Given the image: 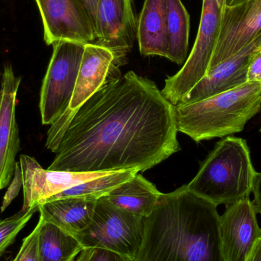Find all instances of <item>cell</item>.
<instances>
[{
    "mask_svg": "<svg viewBox=\"0 0 261 261\" xmlns=\"http://www.w3.org/2000/svg\"><path fill=\"white\" fill-rule=\"evenodd\" d=\"M85 44L59 41L43 80L39 109L43 125H51L64 114L73 96Z\"/></svg>",
    "mask_w": 261,
    "mask_h": 261,
    "instance_id": "52a82bcc",
    "label": "cell"
},
{
    "mask_svg": "<svg viewBox=\"0 0 261 261\" xmlns=\"http://www.w3.org/2000/svg\"><path fill=\"white\" fill-rule=\"evenodd\" d=\"M225 261H245L261 236L257 212L249 197L227 205L219 221Z\"/></svg>",
    "mask_w": 261,
    "mask_h": 261,
    "instance_id": "4fadbf2b",
    "label": "cell"
},
{
    "mask_svg": "<svg viewBox=\"0 0 261 261\" xmlns=\"http://www.w3.org/2000/svg\"><path fill=\"white\" fill-rule=\"evenodd\" d=\"M225 6V0H202L200 21L191 53L182 68L165 80L161 90L174 107L206 75L220 34Z\"/></svg>",
    "mask_w": 261,
    "mask_h": 261,
    "instance_id": "8992f818",
    "label": "cell"
},
{
    "mask_svg": "<svg viewBox=\"0 0 261 261\" xmlns=\"http://www.w3.org/2000/svg\"><path fill=\"white\" fill-rule=\"evenodd\" d=\"M144 231V217L116 206L103 196L96 202L88 226L74 236L84 248L110 250L132 261L139 251Z\"/></svg>",
    "mask_w": 261,
    "mask_h": 261,
    "instance_id": "5b68a950",
    "label": "cell"
},
{
    "mask_svg": "<svg viewBox=\"0 0 261 261\" xmlns=\"http://www.w3.org/2000/svg\"><path fill=\"white\" fill-rule=\"evenodd\" d=\"M167 59L176 64L187 61L190 38V17L181 0H167Z\"/></svg>",
    "mask_w": 261,
    "mask_h": 261,
    "instance_id": "ffe728a7",
    "label": "cell"
},
{
    "mask_svg": "<svg viewBox=\"0 0 261 261\" xmlns=\"http://www.w3.org/2000/svg\"><path fill=\"white\" fill-rule=\"evenodd\" d=\"M260 35L261 0H247L236 6H225L220 34L208 71Z\"/></svg>",
    "mask_w": 261,
    "mask_h": 261,
    "instance_id": "30bf717a",
    "label": "cell"
},
{
    "mask_svg": "<svg viewBox=\"0 0 261 261\" xmlns=\"http://www.w3.org/2000/svg\"><path fill=\"white\" fill-rule=\"evenodd\" d=\"M40 253L42 261H74L84 249L75 236L40 217Z\"/></svg>",
    "mask_w": 261,
    "mask_h": 261,
    "instance_id": "d6986e66",
    "label": "cell"
},
{
    "mask_svg": "<svg viewBox=\"0 0 261 261\" xmlns=\"http://www.w3.org/2000/svg\"><path fill=\"white\" fill-rule=\"evenodd\" d=\"M75 261H130L118 253L99 248H84Z\"/></svg>",
    "mask_w": 261,
    "mask_h": 261,
    "instance_id": "cb8c5ba5",
    "label": "cell"
},
{
    "mask_svg": "<svg viewBox=\"0 0 261 261\" xmlns=\"http://www.w3.org/2000/svg\"><path fill=\"white\" fill-rule=\"evenodd\" d=\"M260 109L261 84L247 82L199 102L178 104L176 127L196 142L223 138L242 132Z\"/></svg>",
    "mask_w": 261,
    "mask_h": 261,
    "instance_id": "3957f363",
    "label": "cell"
},
{
    "mask_svg": "<svg viewBox=\"0 0 261 261\" xmlns=\"http://www.w3.org/2000/svg\"><path fill=\"white\" fill-rule=\"evenodd\" d=\"M37 211L38 207L29 210H21L13 216L0 219V257L14 243L20 231Z\"/></svg>",
    "mask_w": 261,
    "mask_h": 261,
    "instance_id": "7402d4cb",
    "label": "cell"
},
{
    "mask_svg": "<svg viewBox=\"0 0 261 261\" xmlns=\"http://www.w3.org/2000/svg\"><path fill=\"white\" fill-rule=\"evenodd\" d=\"M256 174L246 140L227 136L217 142L187 186L216 206H227L249 197Z\"/></svg>",
    "mask_w": 261,
    "mask_h": 261,
    "instance_id": "277c9868",
    "label": "cell"
},
{
    "mask_svg": "<svg viewBox=\"0 0 261 261\" xmlns=\"http://www.w3.org/2000/svg\"><path fill=\"white\" fill-rule=\"evenodd\" d=\"M21 81V76L15 75L12 64H5L0 86V190L10 184L15 158L20 150L15 108Z\"/></svg>",
    "mask_w": 261,
    "mask_h": 261,
    "instance_id": "7c38bea8",
    "label": "cell"
},
{
    "mask_svg": "<svg viewBox=\"0 0 261 261\" xmlns=\"http://www.w3.org/2000/svg\"><path fill=\"white\" fill-rule=\"evenodd\" d=\"M138 173L139 170L138 169L112 171L105 176L91 179L64 190L47 200L66 197H84L98 200L99 198L107 196L121 184L132 179Z\"/></svg>",
    "mask_w": 261,
    "mask_h": 261,
    "instance_id": "44dd1931",
    "label": "cell"
},
{
    "mask_svg": "<svg viewBox=\"0 0 261 261\" xmlns=\"http://www.w3.org/2000/svg\"><path fill=\"white\" fill-rule=\"evenodd\" d=\"M217 206L187 185L161 193L132 261H225Z\"/></svg>",
    "mask_w": 261,
    "mask_h": 261,
    "instance_id": "7a4b0ae2",
    "label": "cell"
},
{
    "mask_svg": "<svg viewBox=\"0 0 261 261\" xmlns=\"http://www.w3.org/2000/svg\"><path fill=\"white\" fill-rule=\"evenodd\" d=\"M19 164L23 176V210L36 208L64 190L112 172L80 173L45 170L35 158L26 154L20 156Z\"/></svg>",
    "mask_w": 261,
    "mask_h": 261,
    "instance_id": "8fae6325",
    "label": "cell"
},
{
    "mask_svg": "<svg viewBox=\"0 0 261 261\" xmlns=\"http://www.w3.org/2000/svg\"><path fill=\"white\" fill-rule=\"evenodd\" d=\"M167 0H144L137 22V40L144 56L168 55Z\"/></svg>",
    "mask_w": 261,
    "mask_h": 261,
    "instance_id": "2e32d148",
    "label": "cell"
},
{
    "mask_svg": "<svg viewBox=\"0 0 261 261\" xmlns=\"http://www.w3.org/2000/svg\"><path fill=\"white\" fill-rule=\"evenodd\" d=\"M96 199L66 197L51 199L38 205L40 217L74 236L91 222Z\"/></svg>",
    "mask_w": 261,
    "mask_h": 261,
    "instance_id": "e0dca14e",
    "label": "cell"
},
{
    "mask_svg": "<svg viewBox=\"0 0 261 261\" xmlns=\"http://www.w3.org/2000/svg\"><path fill=\"white\" fill-rule=\"evenodd\" d=\"M245 1H247V0H225V3H226V6H233L240 4Z\"/></svg>",
    "mask_w": 261,
    "mask_h": 261,
    "instance_id": "f546056e",
    "label": "cell"
},
{
    "mask_svg": "<svg viewBox=\"0 0 261 261\" xmlns=\"http://www.w3.org/2000/svg\"><path fill=\"white\" fill-rule=\"evenodd\" d=\"M245 261H261V236L256 242Z\"/></svg>",
    "mask_w": 261,
    "mask_h": 261,
    "instance_id": "f1b7e54d",
    "label": "cell"
},
{
    "mask_svg": "<svg viewBox=\"0 0 261 261\" xmlns=\"http://www.w3.org/2000/svg\"><path fill=\"white\" fill-rule=\"evenodd\" d=\"M247 82L261 84V49L253 56L250 62Z\"/></svg>",
    "mask_w": 261,
    "mask_h": 261,
    "instance_id": "484cf974",
    "label": "cell"
},
{
    "mask_svg": "<svg viewBox=\"0 0 261 261\" xmlns=\"http://www.w3.org/2000/svg\"><path fill=\"white\" fill-rule=\"evenodd\" d=\"M79 1L81 5H82L83 7H84V10L87 12V15H88L95 31L96 24V17H97L98 6H99L100 0H79Z\"/></svg>",
    "mask_w": 261,
    "mask_h": 261,
    "instance_id": "4316f807",
    "label": "cell"
},
{
    "mask_svg": "<svg viewBox=\"0 0 261 261\" xmlns=\"http://www.w3.org/2000/svg\"><path fill=\"white\" fill-rule=\"evenodd\" d=\"M40 224L38 222L32 232L22 240L21 248L12 261H42L38 244Z\"/></svg>",
    "mask_w": 261,
    "mask_h": 261,
    "instance_id": "603a6c76",
    "label": "cell"
},
{
    "mask_svg": "<svg viewBox=\"0 0 261 261\" xmlns=\"http://www.w3.org/2000/svg\"><path fill=\"white\" fill-rule=\"evenodd\" d=\"M253 193H254V204L256 212L261 214V173H257L253 185Z\"/></svg>",
    "mask_w": 261,
    "mask_h": 261,
    "instance_id": "83f0119b",
    "label": "cell"
},
{
    "mask_svg": "<svg viewBox=\"0 0 261 261\" xmlns=\"http://www.w3.org/2000/svg\"><path fill=\"white\" fill-rule=\"evenodd\" d=\"M23 187L22 171L19 163H15L13 177L9 184L8 190L3 196V202L0 207V212L3 213L9 206L12 201L17 197L21 187Z\"/></svg>",
    "mask_w": 261,
    "mask_h": 261,
    "instance_id": "d4e9b609",
    "label": "cell"
},
{
    "mask_svg": "<svg viewBox=\"0 0 261 261\" xmlns=\"http://www.w3.org/2000/svg\"><path fill=\"white\" fill-rule=\"evenodd\" d=\"M161 195L152 182L138 173L106 196L116 206L146 218L154 210Z\"/></svg>",
    "mask_w": 261,
    "mask_h": 261,
    "instance_id": "ac0fdd59",
    "label": "cell"
},
{
    "mask_svg": "<svg viewBox=\"0 0 261 261\" xmlns=\"http://www.w3.org/2000/svg\"><path fill=\"white\" fill-rule=\"evenodd\" d=\"M2 72L1 70H0V86H1V80H2Z\"/></svg>",
    "mask_w": 261,
    "mask_h": 261,
    "instance_id": "4dcf8cb0",
    "label": "cell"
},
{
    "mask_svg": "<svg viewBox=\"0 0 261 261\" xmlns=\"http://www.w3.org/2000/svg\"><path fill=\"white\" fill-rule=\"evenodd\" d=\"M138 18L134 0H100L96 17L95 44L114 55L116 68L125 64L137 39Z\"/></svg>",
    "mask_w": 261,
    "mask_h": 261,
    "instance_id": "ba28073f",
    "label": "cell"
},
{
    "mask_svg": "<svg viewBox=\"0 0 261 261\" xmlns=\"http://www.w3.org/2000/svg\"><path fill=\"white\" fill-rule=\"evenodd\" d=\"M260 49L261 35L240 51L208 70L180 103L199 102L245 84L250 62Z\"/></svg>",
    "mask_w": 261,
    "mask_h": 261,
    "instance_id": "5bb4252c",
    "label": "cell"
},
{
    "mask_svg": "<svg viewBox=\"0 0 261 261\" xmlns=\"http://www.w3.org/2000/svg\"><path fill=\"white\" fill-rule=\"evenodd\" d=\"M175 107L154 82L113 69L100 89L72 116L50 125L48 170L144 172L181 150Z\"/></svg>",
    "mask_w": 261,
    "mask_h": 261,
    "instance_id": "6da1fadb",
    "label": "cell"
},
{
    "mask_svg": "<svg viewBox=\"0 0 261 261\" xmlns=\"http://www.w3.org/2000/svg\"><path fill=\"white\" fill-rule=\"evenodd\" d=\"M114 60L113 52L108 48L95 43L84 45V55L70 105L64 114L53 125H59L67 120L102 87L110 73L116 68Z\"/></svg>",
    "mask_w": 261,
    "mask_h": 261,
    "instance_id": "9a60e30c",
    "label": "cell"
},
{
    "mask_svg": "<svg viewBox=\"0 0 261 261\" xmlns=\"http://www.w3.org/2000/svg\"><path fill=\"white\" fill-rule=\"evenodd\" d=\"M39 9L47 45L67 41L95 43L93 24L79 0H35Z\"/></svg>",
    "mask_w": 261,
    "mask_h": 261,
    "instance_id": "9c48e42d",
    "label": "cell"
},
{
    "mask_svg": "<svg viewBox=\"0 0 261 261\" xmlns=\"http://www.w3.org/2000/svg\"><path fill=\"white\" fill-rule=\"evenodd\" d=\"M260 132H261V126H260Z\"/></svg>",
    "mask_w": 261,
    "mask_h": 261,
    "instance_id": "1f68e13d",
    "label": "cell"
}]
</instances>
